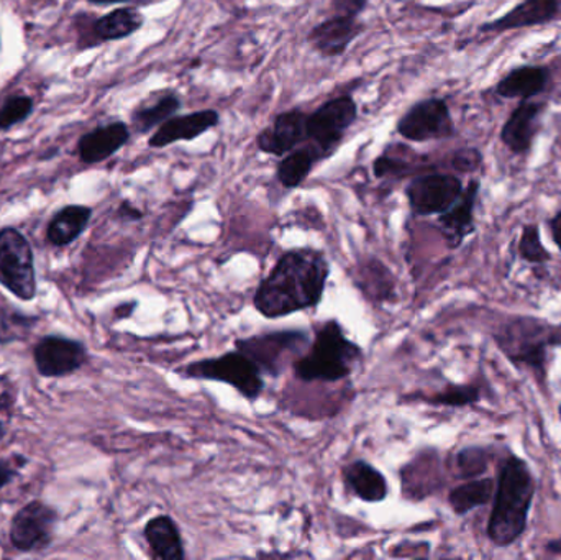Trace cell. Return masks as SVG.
Wrapping results in <instances>:
<instances>
[{
  "label": "cell",
  "instance_id": "6da1fadb",
  "mask_svg": "<svg viewBox=\"0 0 561 560\" xmlns=\"http://www.w3.org/2000/svg\"><path fill=\"white\" fill-rule=\"evenodd\" d=\"M330 265L323 252L294 249L283 253L270 275L260 283L253 306L268 319L317 308L329 282Z\"/></svg>",
  "mask_w": 561,
  "mask_h": 560
},
{
  "label": "cell",
  "instance_id": "7a4b0ae2",
  "mask_svg": "<svg viewBox=\"0 0 561 560\" xmlns=\"http://www.w3.org/2000/svg\"><path fill=\"white\" fill-rule=\"evenodd\" d=\"M536 479L526 460L510 456L504 462L494 492L488 538L497 548H507L523 538L536 496Z\"/></svg>",
  "mask_w": 561,
  "mask_h": 560
},
{
  "label": "cell",
  "instance_id": "3957f363",
  "mask_svg": "<svg viewBox=\"0 0 561 560\" xmlns=\"http://www.w3.org/2000/svg\"><path fill=\"white\" fill-rule=\"evenodd\" d=\"M362 347L350 341L336 319L316 329V339L309 354L294 362V374L302 381L345 380L362 361Z\"/></svg>",
  "mask_w": 561,
  "mask_h": 560
},
{
  "label": "cell",
  "instance_id": "277c9868",
  "mask_svg": "<svg viewBox=\"0 0 561 560\" xmlns=\"http://www.w3.org/2000/svg\"><path fill=\"white\" fill-rule=\"evenodd\" d=\"M494 342L511 364L529 368L543 380L549 351L561 345V328L543 319L519 316L497 329Z\"/></svg>",
  "mask_w": 561,
  "mask_h": 560
},
{
  "label": "cell",
  "instance_id": "5b68a950",
  "mask_svg": "<svg viewBox=\"0 0 561 560\" xmlns=\"http://www.w3.org/2000/svg\"><path fill=\"white\" fill-rule=\"evenodd\" d=\"M181 374L194 380L219 381L236 388L245 400L256 401L265 390L262 368L242 351L204 358L187 365Z\"/></svg>",
  "mask_w": 561,
  "mask_h": 560
},
{
  "label": "cell",
  "instance_id": "8992f818",
  "mask_svg": "<svg viewBox=\"0 0 561 560\" xmlns=\"http://www.w3.org/2000/svg\"><path fill=\"white\" fill-rule=\"evenodd\" d=\"M358 118V105L352 95L330 99L307 117V141L319 155L320 160L329 158L345 138Z\"/></svg>",
  "mask_w": 561,
  "mask_h": 560
},
{
  "label": "cell",
  "instance_id": "52a82bcc",
  "mask_svg": "<svg viewBox=\"0 0 561 560\" xmlns=\"http://www.w3.org/2000/svg\"><path fill=\"white\" fill-rule=\"evenodd\" d=\"M0 283L22 301H32L36 296L32 247L13 227L0 230Z\"/></svg>",
  "mask_w": 561,
  "mask_h": 560
},
{
  "label": "cell",
  "instance_id": "ba28073f",
  "mask_svg": "<svg viewBox=\"0 0 561 560\" xmlns=\"http://www.w3.org/2000/svg\"><path fill=\"white\" fill-rule=\"evenodd\" d=\"M396 130L405 140L425 144L432 140H447L457 135L450 105L442 98H427L415 102L399 118Z\"/></svg>",
  "mask_w": 561,
  "mask_h": 560
},
{
  "label": "cell",
  "instance_id": "9c48e42d",
  "mask_svg": "<svg viewBox=\"0 0 561 560\" xmlns=\"http://www.w3.org/2000/svg\"><path fill=\"white\" fill-rule=\"evenodd\" d=\"M56 525V510L39 500H33L13 516L10 523V542L16 551L25 555L45 551L55 539Z\"/></svg>",
  "mask_w": 561,
  "mask_h": 560
},
{
  "label": "cell",
  "instance_id": "30bf717a",
  "mask_svg": "<svg viewBox=\"0 0 561 560\" xmlns=\"http://www.w3.org/2000/svg\"><path fill=\"white\" fill-rule=\"evenodd\" d=\"M463 190V181L457 174L428 173L408 184L405 197L415 216H440L457 203Z\"/></svg>",
  "mask_w": 561,
  "mask_h": 560
},
{
  "label": "cell",
  "instance_id": "8fae6325",
  "mask_svg": "<svg viewBox=\"0 0 561 560\" xmlns=\"http://www.w3.org/2000/svg\"><path fill=\"white\" fill-rule=\"evenodd\" d=\"M307 344V334L302 331L270 332L236 341L237 351H242L256 362L263 375L278 377L286 367L287 355L302 351Z\"/></svg>",
  "mask_w": 561,
  "mask_h": 560
},
{
  "label": "cell",
  "instance_id": "7c38bea8",
  "mask_svg": "<svg viewBox=\"0 0 561 560\" xmlns=\"http://www.w3.org/2000/svg\"><path fill=\"white\" fill-rule=\"evenodd\" d=\"M546 112V101H537V99L520 101L501 127V144L517 157L529 155L542 132Z\"/></svg>",
  "mask_w": 561,
  "mask_h": 560
},
{
  "label": "cell",
  "instance_id": "4fadbf2b",
  "mask_svg": "<svg viewBox=\"0 0 561 560\" xmlns=\"http://www.w3.org/2000/svg\"><path fill=\"white\" fill-rule=\"evenodd\" d=\"M36 370L48 378L68 377L88 362V348L79 341L61 338V335H45L33 351Z\"/></svg>",
  "mask_w": 561,
  "mask_h": 560
},
{
  "label": "cell",
  "instance_id": "5bb4252c",
  "mask_svg": "<svg viewBox=\"0 0 561 560\" xmlns=\"http://www.w3.org/2000/svg\"><path fill=\"white\" fill-rule=\"evenodd\" d=\"M559 20H561V0H520L497 19L481 23L478 30L481 33L501 35L514 30L550 25Z\"/></svg>",
  "mask_w": 561,
  "mask_h": 560
},
{
  "label": "cell",
  "instance_id": "9a60e30c",
  "mask_svg": "<svg viewBox=\"0 0 561 560\" xmlns=\"http://www.w3.org/2000/svg\"><path fill=\"white\" fill-rule=\"evenodd\" d=\"M481 181L471 180L465 186L457 203L438 216V227L450 249H458L477 229V204L480 197Z\"/></svg>",
  "mask_w": 561,
  "mask_h": 560
},
{
  "label": "cell",
  "instance_id": "2e32d148",
  "mask_svg": "<svg viewBox=\"0 0 561 560\" xmlns=\"http://www.w3.org/2000/svg\"><path fill=\"white\" fill-rule=\"evenodd\" d=\"M307 117L300 108L280 112L273 127L263 128L256 137V147L262 153L284 157L307 141Z\"/></svg>",
  "mask_w": 561,
  "mask_h": 560
},
{
  "label": "cell",
  "instance_id": "e0dca14e",
  "mask_svg": "<svg viewBox=\"0 0 561 560\" xmlns=\"http://www.w3.org/2000/svg\"><path fill=\"white\" fill-rule=\"evenodd\" d=\"M362 32L363 25L359 23L358 16L335 15L333 13V16L317 23L310 30L307 42L325 58H339L358 38Z\"/></svg>",
  "mask_w": 561,
  "mask_h": 560
},
{
  "label": "cell",
  "instance_id": "ac0fdd59",
  "mask_svg": "<svg viewBox=\"0 0 561 560\" xmlns=\"http://www.w3.org/2000/svg\"><path fill=\"white\" fill-rule=\"evenodd\" d=\"M219 124V112L214 111V108L191 112V114L184 115L176 114L157 128V132L148 140V147L167 148L170 145L178 144V141L196 140V138L203 137L204 134L213 130Z\"/></svg>",
  "mask_w": 561,
  "mask_h": 560
},
{
  "label": "cell",
  "instance_id": "d6986e66",
  "mask_svg": "<svg viewBox=\"0 0 561 560\" xmlns=\"http://www.w3.org/2000/svg\"><path fill=\"white\" fill-rule=\"evenodd\" d=\"M552 84V69L546 65L514 66L513 69L501 76L494 84V94L501 99H517L529 101L542 95Z\"/></svg>",
  "mask_w": 561,
  "mask_h": 560
},
{
  "label": "cell",
  "instance_id": "ffe728a7",
  "mask_svg": "<svg viewBox=\"0 0 561 560\" xmlns=\"http://www.w3.org/2000/svg\"><path fill=\"white\" fill-rule=\"evenodd\" d=\"M131 130L125 122H111L85 132L78 141L79 160L85 164L104 163L130 141Z\"/></svg>",
  "mask_w": 561,
  "mask_h": 560
},
{
  "label": "cell",
  "instance_id": "44dd1931",
  "mask_svg": "<svg viewBox=\"0 0 561 560\" xmlns=\"http://www.w3.org/2000/svg\"><path fill=\"white\" fill-rule=\"evenodd\" d=\"M343 480L346 489L362 502L381 503L388 499V480L366 460H355L343 467Z\"/></svg>",
  "mask_w": 561,
  "mask_h": 560
},
{
  "label": "cell",
  "instance_id": "7402d4cb",
  "mask_svg": "<svg viewBox=\"0 0 561 560\" xmlns=\"http://www.w3.org/2000/svg\"><path fill=\"white\" fill-rule=\"evenodd\" d=\"M145 541L150 546L151 558L158 560H183V536L180 526L171 516L160 515L151 518L144 529Z\"/></svg>",
  "mask_w": 561,
  "mask_h": 560
},
{
  "label": "cell",
  "instance_id": "603a6c76",
  "mask_svg": "<svg viewBox=\"0 0 561 560\" xmlns=\"http://www.w3.org/2000/svg\"><path fill=\"white\" fill-rule=\"evenodd\" d=\"M181 107L183 101L176 91L154 92L131 112V127L137 134H148L176 115Z\"/></svg>",
  "mask_w": 561,
  "mask_h": 560
},
{
  "label": "cell",
  "instance_id": "cb8c5ba5",
  "mask_svg": "<svg viewBox=\"0 0 561 560\" xmlns=\"http://www.w3.org/2000/svg\"><path fill=\"white\" fill-rule=\"evenodd\" d=\"M91 217V207L81 204L62 207L49 220L46 239L55 247L69 245L88 229Z\"/></svg>",
  "mask_w": 561,
  "mask_h": 560
},
{
  "label": "cell",
  "instance_id": "d4e9b609",
  "mask_svg": "<svg viewBox=\"0 0 561 560\" xmlns=\"http://www.w3.org/2000/svg\"><path fill=\"white\" fill-rule=\"evenodd\" d=\"M145 16L134 7H118L92 23V33L98 42H117L128 38L144 26Z\"/></svg>",
  "mask_w": 561,
  "mask_h": 560
},
{
  "label": "cell",
  "instance_id": "484cf974",
  "mask_svg": "<svg viewBox=\"0 0 561 560\" xmlns=\"http://www.w3.org/2000/svg\"><path fill=\"white\" fill-rule=\"evenodd\" d=\"M496 483L493 479H470L461 485L455 487L448 495V503L455 515L465 516L474 508L488 505L494 499Z\"/></svg>",
  "mask_w": 561,
  "mask_h": 560
},
{
  "label": "cell",
  "instance_id": "4316f807",
  "mask_svg": "<svg viewBox=\"0 0 561 560\" xmlns=\"http://www.w3.org/2000/svg\"><path fill=\"white\" fill-rule=\"evenodd\" d=\"M317 161H320L319 155L310 147L296 148V150L284 155L278 170H276V178H278L280 186L286 190L299 187L309 178Z\"/></svg>",
  "mask_w": 561,
  "mask_h": 560
},
{
  "label": "cell",
  "instance_id": "83f0119b",
  "mask_svg": "<svg viewBox=\"0 0 561 560\" xmlns=\"http://www.w3.org/2000/svg\"><path fill=\"white\" fill-rule=\"evenodd\" d=\"M517 250H519L520 259L534 263V265H540V263L552 260V253L543 245L539 224H527L523 227Z\"/></svg>",
  "mask_w": 561,
  "mask_h": 560
},
{
  "label": "cell",
  "instance_id": "f1b7e54d",
  "mask_svg": "<svg viewBox=\"0 0 561 560\" xmlns=\"http://www.w3.org/2000/svg\"><path fill=\"white\" fill-rule=\"evenodd\" d=\"M480 398L481 390L477 385H451L447 390L424 400L434 407L465 408L478 403Z\"/></svg>",
  "mask_w": 561,
  "mask_h": 560
},
{
  "label": "cell",
  "instance_id": "f546056e",
  "mask_svg": "<svg viewBox=\"0 0 561 560\" xmlns=\"http://www.w3.org/2000/svg\"><path fill=\"white\" fill-rule=\"evenodd\" d=\"M35 111V101L30 95H12L0 107V130H10L23 124Z\"/></svg>",
  "mask_w": 561,
  "mask_h": 560
},
{
  "label": "cell",
  "instance_id": "4dcf8cb0",
  "mask_svg": "<svg viewBox=\"0 0 561 560\" xmlns=\"http://www.w3.org/2000/svg\"><path fill=\"white\" fill-rule=\"evenodd\" d=\"M490 453L484 447H467L457 454V469L460 479H478L490 466Z\"/></svg>",
  "mask_w": 561,
  "mask_h": 560
},
{
  "label": "cell",
  "instance_id": "1f68e13d",
  "mask_svg": "<svg viewBox=\"0 0 561 560\" xmlns=\"http://www.w3.org/2000/svg\"><path fill=\"white\" fill-rule=\"evenodd\" d=\"M408 164L398 158L388 157V155H379L373 163V171L376 178H388L392 174H401Z\"/></svg>",
  "mask_w": 561,
  "mask_h": 560
},
{
  "label": "cell",
  "instance_id": "d6a6232c",
  "mask_svg": "<svg viewBox=\"0 0 561 560\" xmlns=\"http://www.w3.org/2000/svg\"><path fill=\"white\" fill-rule=\"evenodd\" d=\"M366 3L368 0H332V9L335 15L359 16Z\"/></svg>",
  "mask_w": 561,
  "mask_h": 560
},
{
  "label": "cell",
  "instance_id": "836d02e7",
  "mask_svg": "<svg viewBox=\"0 0 561 560\" xmlns=\"http://www.w3.org/2000/svg\"><path fill=\"white\" fill-rule=\"evenodd\" d=\"M481 160H483V158H481L480 151L471 148V150L457 153V157H455V167H457V170L461 171H473L480 167Z\"/></svg>",
  "mask_w": 561,
  "mask_h": 560
},
{
  "label": "cell",
  "instance_id": "e575fe53",
  "mask_svg": "<svg viewBox=\"0 0 561 560\" xmlns=\"http://www.w3.org/2000/svg\"><path fill=\"white\" fill-rule=\"evenodd\" d=\"M117 216L124 220H141L144 219V213L138 209L137 206L130 203V201H124V203L118 206Z\"/></svg>",
  "mask_w": 561,
  "mask_h": 560
},
{
  "label": "cell",
  "instance_id": "d590c367",
  "mask_svg": "<svg viewBox=\"0 0 561 560\" xmlns=\"http://www.w3.org/2000/svg\"><path fill=\"white\" fill-rule=\"evenodd\" d=\"M547 226H549L550 233H552L553 242H556V245L559 247L561 252V210L547 220Z\"/></svg>",
  "mask_w": 561,
  "mask_h": 560
},
{
  "label": "cell",
  "instance_id": "8d00e7d4",
  "mask_svg": "<svg viewBox=\"0 0 561 560\" xmlns=\"http://www.w3.org/2000/svg\"><path fill=\"white\" fill-rule=\"evenodd\" d=\"M13 476H15V470H13V467L10 466L9 462H5V460H0V490H2L7 483H10V480L13 479Z\"/></svg>",
  "mask_w": 561,
  "mask_h": 560
},
{
  "label": "cell",
  "instance_id": "74e56055",
  "mask_svg": "<svg viewBox=\"0 0 561 560\" xmlns=\"http://www.w3.org/2000/svg\"><path fill=\"white\" fill-rule=\"evenodd\" d=\"M135 308H137V302H128V305L118 306V308L115 309V315H117L118 318H128V316H131Z\"/></svg>",
  "mask_w": 561,
  "mask_h": 560
},
{
  "label": "cell",
  "instance_id": "f35d334b",
  "mask_svg": "<svg viewBox=\"0 0 561 560\" xmlns=\"http://www.w3.org/2000/svg\"><path fill=\"white\" fill-rule=\"evenodd\" d=\"M546 549L550 552V555L560 556L561 558V538L547 542Z\"/></svg>",
  "mask_w": 561,
  "mask_h": 560
},
{
  "label": "cell",
  "instance_id": "ab89813d",
  "mask_svg": "<svg viewBox=\"0 0 561 560\" xmlns=\"http://www.w3.org/2000/svg\"><path fill=\"white\" fill-rule=\"evenodd\" d=\"M89 2L95 5H112V3L128 2V0H89Z\"/></svg>",
  "mask_w": 561,
  "mask_h": 560
},
{
  "label": "cell",
  "instance_id": "60d3db41",
  "mask_svg": "<svg viewBox=\"0 0 561 560\" xmlns=\"http://www.w3.org/2000/svg\"><path fill=\"white\" fill-rule=\"evenodd\" d=\"M3 437H5V427H3V424L0 423V441H2Z\"/></svg>",
  "mask_w": 561,
  "mask_h": 560
},
{
  "label": "cell",
  "instance_id": "b9f144b4",
  "mask_svg": "<svg viewBox=\"0 0 561 560\" xmlns=\"http://www.w3.org/2000/svg\"><path fill=\"white\" fill-rule=\"evenodd\" d=\"M560 416H561V407H560Z\"/></svg>",
  "mask_w": 561,
  "mask_h": 560
},
{
  "label": "cell",
  "instance_id": "7bdbcfd3",
  "mask_svg": "<svg viewBox=\"0 0 561 560\" xmlns=\"http://www.w3.org/2000/svg\"><path fill=\"white\" fill-rule=\"evenodd\" d=\"M0 46H2V43H0Z\"/></svg>",
  "mask_w": 561,
  "mask_h": 560
}]
</instances>
